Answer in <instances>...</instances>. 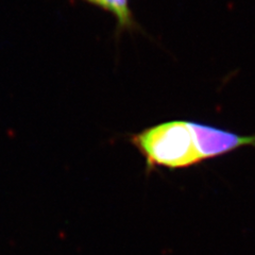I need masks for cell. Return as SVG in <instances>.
Returning <instances> with one entry per match:
<instances>
[{"mask_svg": "<svg viewBox=\"0 0 255 255\" xmlns=\"http://www.w3.org/2000/svg\"><path fill=\"white\" fill-rule=\"evenodd\" d=\"M148 169H182L201 163L188 121H169L146 128L130 137Z\"/></svg>", "mask_w": 255, "mask_h": 255, "instance_id": "1", "label": "cell"}, {"mask_svg": "<svg viewBox=\"0 0 255 255\" xmlns=\"http://www.w3.org/2000/svg\"><path fill=\"white\" fill-rule=\"evenodd\" d=\"M112 14L116 19L117 33L139 29L131 9V0H82Z\"/></svg>", "mask_w": 255, "mask_h": 255, "instance_id": "3", "label": "cell"}, {"mask_svg": "<svg viewBox=\"0 0 255 255\" xmlns=\"http://www.w3.org/2000/svg\"><path fill=\"white\" fill-rule=\"evenodd\" d=\"M201 161L225 155L242 147H255V134L241 135L221 128L188 121Z\"/></svg>", "mask_w": 255, "mask_h": 255, "instance_id": "2", "label": "cell"}]
</instances>
